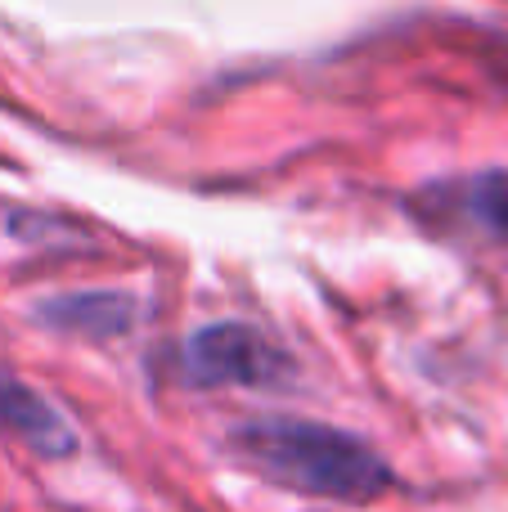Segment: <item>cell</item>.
Returning a JSON list of instances; mask_svg holds the SVG:
<instances>
[{
	"label": "cell",
	"mask_w": 508,
	"mask_h": 512,
	"mask_svg": "<svg viewBox=\"0 0 508 512\" xmlns=\"http://www.w3.org/2000/svg\"><path fill=\"white\" fill-rule=\"evenodd\" d=\"M234 450L279 486L338 504H369L396 481L360 436L311 418H252L234 427Z\"/></svg>",
	"instance_id": "6da1fadb"
},
{
	"label": "cell",
	"mask_w": 508,
	"mask_h": 512,
	"mask_svg": "<svg viewBox=\"0 0 508 512\" xmlns=\"http://www.w3.org/2000/svg\"><path fill=\"white\" fill-rule=\"evenodd\" d=\"M455 212L491 239H508V171H482V176L464 180Z\"/></svg>",
	"instance_id": "5b68a950"
},
{
	"label": "cell",
	"mask_w": 508,
	"mask_h": 512,
	"mask_svg": "<svg viewBox=\"0 0 508 512\" xmlns=\"http://www.w3.org/2000/svg\"><path fill=\"white\" fill-rule=\"evenodd\" d=\"M135 297L126 292H68L41 306V319L63 333H86V337H122L135 324Z\"/></svg>",
	"instance_id": "277c9868"
},
{
	"label": "cell",
	"mask_w": 508,
	"mask_h": 512,
	"mask_svg": "<svg viewBox=\"0 0 508 512\" xmlns=\"http://www.w3.org/2000/svg\"><path fill=\"white\" fill-rule=\"evenodd\" d=\"M0 432L18 436L27 450L45 454V459H68L77 450V436H72L68 418L5 369H0Z\"/></svg>",
	"instance_id": "3957f363"
},
{
	"label": "cell",
	"mask_w": 508,
	"mask_h": 512,
	"mask_svg": "<svg viewBox=\"0 0 508 512\" xmlns=\"http://www.w3.org/2000/svg\"><path fill=\"white\" fill-rule=\"evenodd\" d=\"M176 364L189 387H275L293 373V360L248 324L198 328Z\"/></svg>",
	"instance_id": "7a4b0ae2"
}]
</instances>
